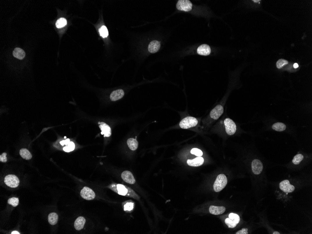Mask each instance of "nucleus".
<instances>
[{
    "label": "nucleus",
    "mask_w": 312,
    "mask_h": 234,
    "mask_svg": "<svg viewBox=\"0 0 312 234\" xmlns=\"http://www.w3.org/2000/svg\"><path fill=\"white\" fill-rule=\"evenodd\" d=\"M286 126L284 123H274L272 126V129L276 131H283L286 129Z\"/></svg>",
    "instance_id": "obj_23"
},
{
    "label": "nucleus",
    "mask_w": 312,
    "mask_h": 234,
    "mask_svg": "<svg viewBox=\"0 0 312 234\" xmlns=\"http://www.w3.org/2000/svg\"><path fill=\"white\" fill-rule=\"evenodd\" d=\"M99 32L100 35L103 38H107L109 35L108 29L105 26H102L99 29Z\"/></svg>",
    "instance_id": "obj_26"
},
{
    "label": "nucleus",
    "mask_w": 312,
    "mask_h": 234,
    "mask_svg": "<svg viewBox=\"0 0 312 234\" xmlns=\"http://www.w3.org/2000/svg\"><path fill=\"white\" fill-rule=\"evenodd\" d=\"M288 64V61L284 59H280L277 61L276 65L278 69H281L285 65Z\"/></svg>",
    "instance_id": "obj_30"
},
{
    "label": "nucleus",
    "mask_w": 312,
    "mask_h": 234,
    "mask_svg": "<svg viewBox=\"0 0 312 234\" xmlns=\"http://www.w3.org/2000/svg\"><path fill=\"white\" fill-rule=\"evenodd\" d=\"M228 218H229V219H231L232 221L235 222V224H238L240 221V217H239V215L237 214H234V213H231V214H229Z\"/></svg>",
    "instance_id": "obj_27"
},
{
    "label": "nucleus",
    "mask_w": 312,
    "mask_h": 234,
    "mask_svg": "<svg viewBox=\"0 0 312 234\" xmlns=\"http://www.w3.org/2000/svg\"><path fill=\"white\" fill-rule=\"evenodd\" d=\"M8 202L13 207H17L19 204V199L17 198L12 197L8 199Z\"/></svg>",
    "instance_id": "obj_29"
},
{
    "label": "nucleus",
    "mask_w": 312,
    "mask_h": 234,
    "mask_svg": "<svg viewBox=\"0 0 312 234\" xmlns=\"http://www.w3.org/2000/svg\"><path fill=\"white\" fill-rule=\"evenodd\" d=\"M225 222L229 228H234L237 225V224H235V222L232 221L231 219H229V218H227L225 219Z\"/></svg>",
    "instance_id": "obj_31"
},
{
    "label": "nucleus",
    "mask_w": 312,
    "mask_h": 234,
    "mask_svg": "<svg viewBox=\"0 0 312 234\" xmlns=\"http://www.w3.org/2000/svg\"><path fill=\"white\" fill-rule=\"evenodd\" d=\"M134 203L132 202H127L124 205V210L125 211H130L134 208Z\"/></svg>",
    "instance_id": "obj_32"
},
{
    "label": "nucleus",
    "mask_w": 312,
    "mask_h": 234,
    "mask_svg": "<svg viewBox=\"0 0 312 234\" xmlns=\"http://www.w3.org/2000/svg\"><path fill=\"white\" fill-rule=\"evenodd\" d=\"M7 156V153H3L0 156V161L1 162H5L7 161V158L6 157Z\"/></svg>",
    "instance_id": "obj_34"
},
{
    "label": "nucleus",
    "mask_w": 312,
    "mask_h": 234,
    "mask_svg": "<svg viewBox=\"0 0 312 234\" xmlns=\"http://www.w3.org/2000/svg\"><path fill=\"white\" fill-rule=\"evenodd\" d=\"M272 234H280V233H279V232L275 231V232H273V233H272Z\"/></svg>",
    "instance_id": "obj_39"
},
{
    "label": "nucleus",
    "mask_w": 312,
    "mask_h": 234,
    "mask_svg": "<svg viewBox=\"0 0 312 234\" xmlns=\"http://www.w3.org/2000/svg\"><path fill=\"white\" fill-rule=\"evenodd\" d=\"M160 47V42L157 40L151 41L148 46V51L151 53L157 52Z\"/></svg>",
    "instance_id": "obj_16"
},
{
    "label": "nucleus",
    "mask_w": 312,
    "mask_h": 234,
    "mask_svg": "<svg viewBox=\"0 0 312 234\" xmlns=\"http://www.w3.org/2000/svg\"><path fill=\"white\" fill-rule=\"evenodd\" d=\"M178 10L184 12H189L192 10L193 4L189 0H179L176 4Z\"/></svg>",
    "instance_id": "obj_4"
},
{
    "label": "nucleus",
    "mask_w": 312,
    "mask_h": 234,
    "mask_svg": "<svg viewBox=\"0 0 312 234\" xmlns=\"http://www.w3.org/2000/svg\"><path fill=\"white\" fill-rule=\"evenodd\" d=\"M228 183V180L226 175L224 174H219L214 181L213 186L214 191L215 192H219L226 187Z\"/></svg>",
    "instance_id": "obj_2"
},
{
    "label": "nucleus",
    "mask_w": 312,
    "mask_h": 234,
    "mask_svg": "<svg viewBox=\"0 0 312 234\" xmlns=\"http://www.w3.org/2000/svg\"><path fill=\"white\" fill-rule=\"evenodd\" d=\"M224 123L226 133L229 136L234 135L237 130V126L234 121L231 119L228 118L225 119Z\"/></svg>",
    "instance_id": "obj_5"
},
{
    "label": "nucleus",
    "mask_w": 312,
    "mask_h": 234,
    "mask_svg": "<svg viewBox=\"0 0 312 234\" xmlns=\"http://www.w3.org/2000/svg\"><path fill=\"white\" fill-rule=\"evenodd\" d=\"M204 159L201 157H197L193 160L188 159L187 164L190 166L198 167L201 166L204 163Z\"/></svg>",
    "instance_id": "obj_15"
},
{
    "label": "nucleus",
    "mask_w": 312,
    "mask_h": 234,
    "mask_svg": "<svg viewBox=\"0 0 312 234\" xmlns=\"http://www.w3.org/2000/svg\"><path fill=\"white\" fill-rule=\"evenodd\" d=\"M66 146L65 147L63 148V150L64 151L67 152V153H69L71 151H72L74 150L75 149V144L73 143L72 142H70L68 143V145H66Z\"/></svg>",
    "instance_id": "obj_28"
},
{
    "label": "nucleus",
    "mask_w": 312,
    "mask_h": 234,
    "mask_svg": "<svg viewBox=\"0 0 312 234\" xmlns=\"http://www.w3.org/2000/svg\"><path fill=\"white\" fill-rule=\"evenodd\" d=\"M252 170L255 175H259L263 170V164L259 159L253 160L251 164Z\"/></svg>",
    "instance_id": "obj_8"
},
{
    "label": "nucleus",
    "mask_w": 312,
    "mask_h": 234,
    "mask_svg": "<svg viewBox=\"0 0 312 234\" xmlns=\"http://www.w3.org/2000/svg\"><path fill=\"white\" fill-rule=\"evenodd\" d=\"M121 177L124 181L130 184L133 185L136 182V180L134 177L133 174L128 171H125L123 172Z\"/></svg>",
    "instance_id": "obj_11"
},
{
    "label": "nucleus",
    "mask_w": 312,
    "mask_h": 234,
    "mask_svg": "<svg viewBox=\"0 0 312 234\" xmlns=\"http://www.w3.org/2000/svg\"><path fill=\"white\" fill-rule=\"evenodd\" d=\"M5 184L11 188H15L19 184V179L16 176L12 174H9L5 177L4 179Z\"/></svg>",
    "instance_id": "obj_6"
},
{
    "label": "nucleus",
    "mask_w": 312,
    "mask_h": 234,
    "mask_svg": "<svg viewBox=\"0 0 312 234\" xmlns=\"http://www.w3.org/2000/svg\"><path fill=\"white\" fill-rule=\"evenodd\" d=\"M198 123V121L195 117L187 116L180 121V126L181 129H188L196 126Z\"/></svg>",
    "instance_id": "obj_3"
},
{
    "label": "nucleus",
    "mask_w": 312,
    "mask_h": 234,
    "mask_svg": "<svg viewBox=\"0 0 312 234\" xmlns=\"http://www.w3.org/2000/svg\"><path fill=\"white\" fill-rule=\"evenodd\" d=\"M224 107L221 105H218L213 109L210 113V116L212 118L217 120L224 113Z\"/></svg>",
    "instance_id": "obj_10"
},
{
    "label": "nucleus",
    "mask_w": 312,
    "mask_h": 234,
    "mask_svg": "<svg viewBox=\"0 0 312 234\" xmlns=\"http://www.w3.org/2000/svg\"><path fill=\"white\" fill-rule=\"evenodd\" d=\"M81 195L83 199L86 200H92L95 199V192L88 187H84L82 189Z\"/></svg>",
    "instance_id": "obj_7"
},
{
    "label": "nucleus",
    "mask_w": 312,
    "mask_h": 234,
    "mask_svg": "<svg viewBox=\"0 0 312 234\" xmlns=\"http://www.w3.org/2000/svg\"><path fill=\"white\" fill-rule=\"evenodd\" d=\"M70 142V139H67L65 140H63V141H61L60 142L61 146H64V145H68V143Z\"/></svg>",
    "instance_id": "obj_36"
},
{
    "label": "nucleus",
    "mask_w": 312,
    "mask_h": 234,
    "mask_svg": "<svg viewBox=\"0 0 312 234\" xmlns=\"http://www.w3.org/2000/svg\"><path fill=\"white\" fill-rule=\"evenodd\" d=\"M20 155L23 159L26 160L31 159L32 157V155L30 151L25 148L22 149L20 150Z\"/></svg>",
    "instance_id": "obj_21"
},
{
    "label": "nucleus",
    "mask_w": 312,
    "mask_h": 234,
    "mask_svg": "<svg viewBox=\"0 0 312 234\" xmlns=\"http://www.w3.org/2000/svg\"><path fill=\"white\" fill-rule=\"evenodd\" d=\"M127 144H128L129 148L131 150H133V151L136 150L138 148V146H139V143L137 140L132 138L129 139L127 140Z\"/></svg>",
    "instance_id": "obj_20"
},
{
    "label": "nucleus",
    "mask_w": 312,
    "mask_h": 234,
    "mask_svg": "<svg viewBox=\"0 0 312 234\" xmlns=\"http://www.w3.org/2000/svg\"><path fill=\"white\" fill-rule=\"evenodd\" d=\"M109 188L119 195L133 198L137 200L140 199V197L137 194H136L132 189L123 185L116 184H111L109 186Z\"/></svg>",
    "instance_id": "obj_1"
},
{
    "label": "nucleus",
    "mask_w": 312,
    "mask_h": 234,
    "mask_svg": "<svg viewBox=\"0 0 312 234\" xmlns=\"http://www.w3.org/2000/svg\"><path fill=\"white\" fill-rule=\"evenodd\" d=\"M211 52V50L210 46L206 44H203L200 45L197 50L198 54L200 55H209L210 54Z\"/></svg>",
    "instance_id": "obj_13"
},
{
    "label": "nucleus",
    "mask_w": 312,
    "mask_h": 234,
    "mask_svg": "<svg viewBox=\"0 0 312 234\" xmlns=\"http://www.w3.org/2000/svg\"><path fill=\"white\" fill-rule=\"evenodd\" d=\"M191 153L196 156L197 157H201L203 155V153L200 149L198 148H193L191 150Z\"/></svg>",
    "instance_id": "obj_33"
},
{
    "label": "nucleus",
    "mask_w": 312,
    "mask_h": 234,
    "mask_svg": "<svg viewBox=\"0 0 312 234\" xmlns=\"http://www.w3.org/2000/svg\"><path fill=\"white\" fill-rule=\"evenodd\" d=\"M67 24V21L64 18H61L57 20L56 23V26L58 28H61Z\"/></svg>",
    "instance_id": "obj_24"
},
{
    "label": "nucleus",
    "mask_w": 312,
    "mask_h": 234,
    "mask_svg": "<svg viewBox=\"0 0 312 234\" xmlns=\"http://www.w3.org/2000/svg\"><path fill=\"white\" fill-rule=\"evenodd\" d=\"M11 234H20V233H19V232L17 231H14L12 232V233H11Z\"/></svg>",
    "instance_id": "obj_38"
},
{
    "label": "nucleus",
    "mask_w": 312,
    "mask_h": 234,
    "mask_svg": "<svg viewBox=\"0 0 312 234\" xmlns=\"http://www.w3.org/2000/svg\"><path fill=\"white\" fill-rule=\"evenodd\" d=\"M209 212L213 215H220L224 214L226 208L224 207H218V206H211L209 209Z\"/></svg>",
    "instance_id": "obj_14"
},
{
    "label": "nucleus",
    "mask_w": 312,
    "mask_h": 234,
    "mask_svg": "<svg viewBox=\"0 0 312 234\" xmlns=\"http://www.w3.org/2000/svg\"><path fill=\"white\" fill-rule=\"evenodd\" d=\"M58 221V215L56 213H52L48 216V222L52 225L57 224Z\"/></svg>",
    "instance_id": "obj_22"
},
{
    "label": "nucleus",
    "mask_w": 312,
    "mask_h": 234,
    "mask_svg": "<svg viewBox=\"0 0 312 234\" xmlns=\"http://www.w3.org/2000/svg\"><path fill=\"white\" fill-rule=\"evenodd\" d=\"M254 1L255 3H257V2H258V1Z\"/></svg>",
    "instance_id": "obj_40"
},
{
    "label": "nucleus",
    "mask_w": 312,
    "mask_h": 234,
    "mask_svg": "<svg viewBox=\"0 0 312 234\" xmlns=\"http://www.w3.org/2000/svg\"><path fill=\"white\" fill-rule=\"evenodd\" d=\"M299 67V65L297 63H295L293 65V68H297Z\"/></svg>",
    "instance_id": "obj_37"
},
{
    "label": "nucleus",
    "mask_w": 312,
    "mask_h": 234,
    "mask_svg": "<svg viewBox=\"0 0 312 234\" xmlns=\"http://www.w3.org/2000/svg\"><path fill=\"white\" fill-rule=\"evenodd\" d=\"M236 234H248V229L246 228H243L238 231L237 232Z\"/></svg>",
    "instance_id": "obj_35"
},
{
    "label": "nucleus",
    "mask_w": 312,
    "mask_h": 234,
    "mask_svg": "<svg viewBox=\"0 0 312 234\" xmlns=\"http://www.w3.org/2000/svg\"><path fill=\"white\" fill-rule=\"evenodd\" d=\"M86 219L83 217H79L76 219L74 224L75 228L77 231L82 229L85 224Z\"/></svg>",
    "instance_id": "obj_18"
},
{
    "label": "nucleus",
    "mask_w": 312,
    "mask_h": 234,
    "mask_svg": "<svg viewBox=\"0 0 312 234\" xmlns=\"http://www.w3.org/2000/svg\"><path fill=\"white\" fill-rule=\"evenodd\" d=\"M279 188L286 193H292L295 190L294 186L290 183L288 180H284L279 184Z\"/></svg>",
    "instance_id": "obj_9"
},
{
    "label": "nucleus",
    "mask_w": 312,
    "mask_h": 234,
    "mask_svg": "<svg viewBox=\"0 0 312 234\" xmlns=\"http://www.w3.org/2000/svg\"><path fill=\"white\" fill-rule=\"evenodd\" d=\"M98 124L102 131L101 134L106 137H109L111 135V130L109 125L103 122H99Z\"/></svg>",
    "instance_id": "obj_12"
},
{
    "label": "nucleus",
    "mask_w": 312,
    "mask_h": 234,
    "mask_svg": "<svg viewBox=\"0 0 312 234\" xmlns=\"http://www.w3.org/2000/svg\"><path fill=\"white\" fill-rule=\"evenodd\" d=\"M13 55L14 57L19 59H23L25 57L24 51L20 48H16L13 51Z\"/></svg>",
    "instance_id": "obj_19"
},
{
    "label": "nucleus",
    "mask_w": 312,
    "mask_h": 234,
    "mask_svg": "<svg viewBox=\"0 0 312 234\" xmlns=\"http://www.w3.org/2000/svg\"><path fill=\"white\" fill-rule=\"evenodd\" d=\"M124 95V92L122 89H118L113 91L111 93L110 98L112 101H116L121 99Z\"/></svg>",
    "instance_id": "obj_17"
},
{
    "label": "nucleus",
    "mask_w": 312,
    "mask_h": 234,
    "mask_svg": "<svg viewBox=\"0 0 312 234\" xmlns=\"http://www.w3.org/2000/svg\"><path fill=\"white\" fill-rule=\"evenodd\" d=\"M304 159V157L302 154H298L295 156L292 159V163L295 164H299Z\"/></svg>",
    "instance_id": "obj_25"
}]
</instances>
